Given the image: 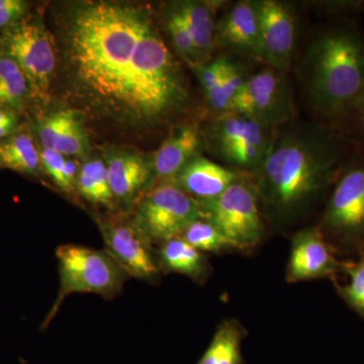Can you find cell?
<instances>
[{"instance_id":"7a4b0ae2","label":"cell","mask_w":364,"mask_h":364,"mask_svg":"<svg viewBox=\"0 0 364 364\" xmlns=\"http://www.w3.org/2000/svg\"><path fill=\"white\" fill-rule=\"evenodd\" d=\"M341 160L332 135L294 117L277 130L269 154L251 176L261 210L277 223L296 219L336 179Z\"/></svg>"},{"instance_id":"ffe728a7","label":"cell","mask_w":364,"mask_h":364,"mask_svg":"<svg viewBox=\"0 0 364 364\" xmlns=\"http://www.w3.org/2000/svg\"><path fill=\"white\" fill-rule=\"evenodd\" d=\"M158 264L165 272L179 273L193 280H202L208 272L205 255L181 237L161 244L158 251Z\"/></svg>"},{"instance_id":"8992f818","label":"cell","mask_w":364,"mask_h":364,"mask_svg":"<svg viewBox=\"0 0 364 364\" xmlns=\"http://www.w3.org/2000/svg\"><path fill=\"white\" fill-rule=\"evenodd\" d=\"M249 176L243 174L217 198L198 202L203 218L220 230L231 248L254 247L264 231L259 198Z\"/></svg>"},{"instance_id":"9c48e42d","label":"cell","mask_w":364,"mask_h":364,"mask_svg":"<svg viewBox=\"0 0 364 364\" xmlns=\"http://www.w3.org/2000/svg\"><path fill=\"white\" fill-rule=\"evenodd\" d=\"M7 57L16 62L33 93L44 95L51 85L56 65L54 41L38 23L23 21L11 26L4 37Z\"/></svg>"},{"instance_id":"d6a6232c","label":"cell","mask_w":364,"mask_h":364,"mask_svg":"<svg viewBox=\"0 0 364 364\" xmlns=\"http://www.w3.org/2000/svg\"><path fill=\"white\" fill-rule=\"evenodd\" d=\"M18 0H0V9H7L16 4Z\"/></svg>"},{"instance_id":"cb8c5ba5","label":"cell","mask_w":364,"mask_h":364,"mask_svg":"<svg viewBox=\"0 0 364 364\" xmlns=\"http://www.w3.org/2000/svg\"><path fill=\"white\" fill-rule=\"evenodd\" d=\"M28 90V80L20 66L9 57L0 58V105L21 107Z\"/></svg>"},{"instance_id":"5b68a950","label":"cell","mask_w":364,"mask_h":364,"mask_svg":"<svg viewBox=\"0 0 364 364\" xmlns=\"http://www.w3.org/2000/svg\"><path fill=\"white\" fill-rule=\"evenodd\" d=\"M277 130L230 112L219 114L208 136L212 150L224 166L252 176L269 154Z\"/></svg>"},{"instance_id":"4fadbf2b","label":"cell","mask_w":364,"mask_h":364,"mask_svg":"<svg viewBox=\"0 0 364 364\" xmlns=\"http://www.w3.org/2000/svg\"><path fill=\"white\" fill-rule=\"evenodd\" d=\"M329 231L344 236L364 232V165H355L342 174L324 215Z\"/></svg>"},{"instance_id":"e0dca14e","label":"cell","mask_w":364,"mask_h":364,"mask_svg":"<svg viewBox=\"0 0 364 364\" xmlns=\"http://www.w3.org/2000/svg\"><path fill=\"white\" fill-rule=\"evenodd\" d=\"M43 149L56 151L64 156H83L90 148L87 133L80 117L71 109H62L40 123Z\"/></svg>"},{"instance_id":"603a6c76","label":"cell","mask_w":364,"mask_h":364,"mask_svg":"<svg viewBox=\"0 0 364 364\" xmlns=\"http://www.w3.org/2000/svg\"><path fill=\"white\" fill-rule=\"evenodd\" d=\"M0 165L21 173H35L41 166L40 153L31 136L21 133L0 144Z\"/></svg>"},{"instance_id":"277c9868","label":"cell","mask_w":364,"mask_h":364,"mask_svg":"<svg viewBox=\"0 0 364 364\" xmlns=\"http://www.w3.org/2000/svg\"><path fill=\"white\" fill-rule=\"evenodd\" d=\"M60 287L51 310L43 322L42 330L49 327L67 296L76 293L97 294L114 299L121 294L128 274L105 250L63 244L56 249Z\"/></svg>"},{"instance_id":"7c38bea8","label":"cell","mask_w":364,"mask_h":364,"mask_svg":"<svg viewBox=\"0 0 364 364\" xmlns=\"http://www.w3.org/2000/svg\"><path fill=\"white\" fill-rule=\"evenodd\" d=\"M215 45L228 56L263 64L256 1L243 0L228 7L217 21Z\"/></svg>"},{"instance_id":"44dd1931","label":"cell","mask_w":364,"mask_h":364,"mask_svg":"<svg viewBox=\"0 0 364 364\" xmlns=\"http://www.w3.org/2000/svg\"><path fill=\"white\" fill-rule=\"evenodd\" d=\"M243 331L234 321L222 323L196 364H243Z\"/></svg>"},{"instance_id":"7402d4cb","label":"cell","mask_w":364,"mask_h":364,"mask_svg":"<svg viewBox=\"0 0 364 364\" xmlns=\"http://www.w3.org/2000/svg\"><path fill=\"white\" fill-rule=\"evenodd\" d=\"M76 191L95 205H102L114 210L116 205L109 184L107 164L102 160H90L79 169Z\"/></svg>"},{"instance_id":"f1b7e54d","label":"cell","mask_w":364,"mask_h":364,"mask_svg":"<svg viewBox=\"0 0 364 364\" xmlns=\"http://www.w3.org/2000/svg\"><path fill=\"white\" fill-rule=\"evenodd\" d=\"M41 166L54 183L66 193H74L66 181V158L56 151L43 149L40 152Z\"/></svg>"},{"instance_id":"f546056e","label":"cell","mask_w":364,"mask_h":364,"mask_svg":"<svg viewBox=\"0 0 364 364\" xmlns=\"http://www.w3.org/2000/svg\"><path fill=\"white\" fill-rule=\"evenodd\" d=\"M26 11V4L21 0H18L13 6L0 9V28L16 25V21L21 20V16L25 14Z\"/></svg>"},{"instance_id":"1f68e13d","label":"cell","mask_w":364,"mask_h":364,"mask_svg":"<svg viewBox=\"0 0 364 364\" xmlns=\"http://www.w3.org/2000/svg\"><path fill=\"white\" fill-rule=\"evenodd\" d=\"M16 119L14 112L0 109V124L4 123V122L11 121V119Z\"/></svg>"},{"instance_id":"4316f807","label":"cell","mask_w":364,"mask_h":364,"mask_svg":"<svg viewBox=\"0 0 364 364\" xmlns=\"http://www.w3.org/2000/svg\"><path fill=\"white\" fill-rule=\"evenodd\" d=\"M347 273L349 282L340 289L342 298L354 310L364 315V261L347 268Z\"/></svg>"},{"instance_id":"52a82bcc","label":"cell","mask_w":364,"mask_h":364,"mask_svg":"<svg viewBox=\"0 0 364 364\" xmlns=\"http://www.w3.org/2000/svg\"><path fill=\"white\" fill-rule=\"evenodd\" d=\"M202 217L200 203L170 181L151 188L138 200L133 220L153 245L181 236Z\"/></svg>"},{"instance_id":"3957f363","label":"cell","mask_w":364,"mask_h":364,"mask_svg":"<svg viewBox=\"0 0 364 364\" xmlns=\"http://www.w3.org/2000/svg\"><path fill=\"white\" fill-rule=\"evenodd\" d=\"M299 79L318 114L331 116L355 107L364 92V41L350 28L318 33L301 56Z\"/></svg>"},{"instance_id":"d4e9b609","label":"cell","mask_w":364,"mask_h":364,"mask_svg":"<svg viewBox=\"0 0 364 364\" xmlns=\"http://www.w3.org/2000/svg\"><path fill=\"white\" fill-rule=\"evenodd\" d=\"M179 237L202 253L220 252L224 249L231 248L220 230L203 217L191 223Z\"/></svg>"},{"instance_id":"484cf974","label":"cell","mask_w":364,"mask_h":364,"mask_svg":"<svg viewBox=\"0 0 364 364\" xmlns=\"http://www.w3.org/2000/svg\"><path fill=\"white\" fill-rule=\"evenodd\" d=\"M166 28L169 33L170 39L172 41L176 52L186 63L193 69L198 67V56L195 43L186 21L177 11L174 4H170L169 9L166 11V18H165Z\"/></svg>"},{"instance_id":"5bb4252c","label":"cell","mask_w":364,"mask_h":364,"mask_svg":"<svg viewBox=\"0 0 364 364\" xmlns=\"http://www.w3.org/2000/svg\"><path fill=\"white\" fill-rule=\"evenodd\" d=\"M337 268L338 262L318 228H306L294 235L287 263V282L323 279Z\"/></svg>"},{"instance_id":"6da1fadb","label":"cell","mask_w":364,"mask_h":364,"mask_svg":"<svg viewBox=\"0 0 364 364\" xmlns=\"http://www.w3.org/2000/svg\"><path fill=\"white\" fill-rule=\"evenodd\" d=\"M66 37L76 82L112 116L154 124L186 104V79L150 9L119 2L81 4Z\"/></svg>"},{"instance_id":"d6986e66","label":"cell","mask_w":364,"mask_h":364,"mask_svg":"<svg viewBox=\"0 0 364 364\" xmlns=\"http://www.w3.org/2000/svg\"><path fill=\"white\" fill-rule=\"evenodd\" d=\"M188 26L195 43L198 66L212 61L215 35V9L213 4L202 1H179L174 4Z\"/></svg>"},{"instance_id":"ba28073f","label":"cell","mask_w":364,"mask_h":364,"mask_svg":"<svg viewBox=\"0 0 364 364\" xmlns=\"http://www.w3.org/2000/svg\"><path fill=\"white\" fill-rule=\"evenodd\" d=\"M231 112L270 129H279L296 117L293 91L287 74L270 67L248 76Z\"/></svg>"},{"instance_id":"8fae6325","label":"cell","mask_w":364,"mask_h":364,"mask_svg":"<svg viewBox=\"0 0 364 364\" xmlns=\"http://www.w3.org/2000/svg\"><path fill=\"white\" fill-rule=\"evenodd\" d=\"M256 6L263 64L287 74L296 51V23L293 11L277 0H260Z\"/></svg>"},{"instance_id":"30bf717a","label":"cell","mask_w":364,"mask_h":364,"mask_svg":"<svg viewBox=\"0 0 364 364\" xmlns=\"http://www.w3.org/2000/svg\"><path fill=\"white\" fill-rule=\"evenodd\" d=\"M97 224L104 238L105 250L130 277L148 282L158 279L161 270L153 254L152 244L133 219L100 218Z\"/></svg>"},{"instance_id":"9a60e30c","label":"cell","mask_w":364,"mask_h":364,"mask_svg":"<svg viewBox=\"0 0 364 364\" xmlns=\"http://www.w3.org/2000/svg\"><path fill=\"white\" fill-rule=\"evenodd\" d=\"M243 174L207 158L196 156L177 174V184L198 202L222 195Z\"/></svg>"},{"instance_id":"2e32d148","label":"cell","mask_w":364,"mask_h":364,"mask_svg":"<svg viewBox=\"0 0 364 364\" xmlns=\"http://www.w3.org/2000/svg\"><path fill=\"white\" fill-rule=\"evenodd\" d=\"M203 138L195 124L177 127L154 153L151 168L153 176L162 181H174L193 158L198 156Z\"/></svg>"},{"instance_id":"4dcf8cb0","label":"cell","mask_w":364,"mask_h":364,"mask_svg":"<svg viewBox=\"0 0 364 364\" xmlns=\"http://www.w3.org/2000/svg\"><path fill=\"white\" fill-rule=\"evenodd\" d=\"M16 119H11V121L4 122V123L0 124V139L4 138V136L11 133L14 127H16Z\"/></svg>"},{"instance_id":"836d02e7","label":"cell","mask_w":364,"mask_h":364,"mask_svg":"<svg viewBox=\"0 0 364 364\" xmlns=\"http://www.w3.org/2000/svg\"><path fill=\"white\" fill-rule=\"evenodd\" d=\"M355 107H358V109H361L364 114V92L363 95H361V97L359 98L358 102L356 104Z\"/></svg>"},{"instance_id":"ac0fdd59","label":"cell","mask_w":364,"mask_h":364,"mask_svg":"<svg viewBox=\"0 0 364 364\" xmlns=\"http://www.w3.org/2000/svg\"><path fill=\"white\" fill-rule=\"evenodd\" d=\"M105 164L114 200L123 205L135 203L153 176L151 164L135 153L112 154Z\"/></svg>"},{"instance_id":"83f0119b","label":"cell","mask_w":364,"mask_h":364,"mask_svg":"<svg viewBox=\"0 0 364 364\" xmlns=\"http://www.w3.org/2000/svg\"><path fill=\"white\" fill-rule=\"evenodd\" d=\"M221 58L222 82L225 93L230 104L233 105L235 98L241 90L242 86L245 83L248 76L244 73L243 68L235 58L228 55H223Z\"/></svg>"}]
</instances>
